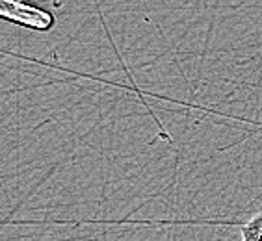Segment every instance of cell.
Segmentation results:
<instances>
[{
	"mask_svg": "<svg viewBox=\"0 0 262 241\" xmlns=\"http://www.w3.org/2000/svg\"><path fill=\"white\" fill-rule=\"evenodd\" d=\"M0 19L35 32H51L56 26L54 13L49 10L13 0H0Z\"/></svg>",
	"mask_w": 262,
	"mask_h": 241,
	"instance_id": "1",
	"label": "cell"
},
{
	"mask_svg": "<svg viewBox=\"0 0 262 241\" xmlns=\"http://www.w3.org/2000/svg\"><path fill=\"white\" fill-rule=\"evenodd\" d=\"M242 241H262V211L255 213L242 226Z\"/></svg>",
	"mask_w": 262,
	"mask_h": 241,
	"instance_id": "2",
	"label": "cell"
}]
</instances>
